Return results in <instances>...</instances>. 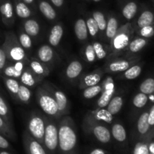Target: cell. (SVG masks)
I'll use <instances>...</instances> for the list:
<instances>
[{
	"label": "cell",
	"instance_id": "cell-10",
	"mask_svg": "<svg viewBox=\"0 0 154 154\" xmlns=\"http://www.w3.org/2000/svg\"><path fill=\"white\" fill-rule=\"evenodd\" d=\"M148 111L149 108L143 111V113H141L138 117L136 123V135H135L136 141L144 139L150 135H154L148 123Z\"/></svg>",
	"mask_w": 154,
	"mask_h": 154
},
{
	"label": "cell",
	"instance_id": "cell-42",
	"mask_svg": "<svg viewBox=\"0 0 154 154\" xmlns=\"http://www.w3.org/2000/svg\"><path fill=\"white\" fill-rule=\"evenodd\" d=\"M92 45H93V48H94L96 59H97V60H103V59H105V57H107V55H108V51H107L105 47L104 46L102 43L96 42H93Z\"/></svg>",
	"mask_w": 154,
	"mask_h": 154
},
{
	"label": "cell",
	"instance_id": "cell-26",
	"mask_svg": "<svg viewBox=\"0 0 154 154\" xmlns=\"http://www.w3.org/2000/svg\"><path fill=\"white\" fill-rule=\"evenodd\" d=\"M138 9H139V5L138 4V2L135 1L129 2L123 6L122 9L123 17L128 21L132 20L138 12Z\"/></svg>",
	"mask_w": 154,
	"mask_h": 154
},
{
	"label": "cell",
	"instance_id": "cell-21",
	"mask_svg": "<svg viewBox=\"0 0 154 154\" xmlns=\"http://www.w3.org/2000/svg\"><path fill=\"white\" fill-rule=\"evenodd\" d=\"M75 36L78 40L84 42L86 41L88 38V30H87L86 20L82 18L78 19L75 23V26H74Z\"/></svg>",
	"mask_w": 154,
	"mask_h": 154
},
{
	"label": "cell",
	"instance_id": "cell-27",
	"mask_svg": "<svg viewBox=\"0 0 154 154\" xmlns=\"http://www.w3.org/2000/svg\"><path fill=\"white\" fill-rule=\"evenodd\" d=\"M0 134L12 141H15L17 139V134L14 126L8 123L2 117H0Z\"/></svg>",
	"mask_w": 154,
	"mask_h": 154
},
{
	"label": "cell",
	"instance_id": "cell-47",
	"mask_svg": "<svg viewBox=\"0 0 154 154\" xmlns=\"http://www.w3.org/2000/svg\"><path fill=\"white\" fill-rule=\"evenodd\" d=\"M102 90H115V84H114V81L112 77L108 76L105 78L103 81L101 83Z\"/></svg>",
	"mask_w": 154,
	"mask_h": 154
},
{
	"label": "cell",
	"instance_id": "cell-20",
	"mask_svg": "<svg viewBox=\"0 0 154 154\" xmlns=\"http://www.w3.org/2000/svg\"><path fill=\"white\" fill-rule=\"evenodd\" d=\"M38 58L39 61L45 64H48L53 61L55 57V52L50 45H42L38 50Z\"/></svg>",
	"mask_w": 154,
	"mask_h": 154
},
{
	"label": "cell",
	"instance_id": "cell-12",
	"mask_svg": "<svg viewBox=\"0 0 154 154\" xmlns=\"http://www.w3.org/2000/svg\"><path fill=\"white\" fill-rule=\"evenodd\" d=\"M27 65H28V63L25 61H8V63H6L5 66L2 72L1 77L4 76L19 80Z\"/></svg>",
	"mask_w": 154,
	"mask_h": 154
},
{
	"label": "cell",
	"instance_id": "cell-17",
	"mask_svg": "<svg viewBox=\"0 0 154 154\" xmlns=\"http://www.w3.org/2000/svg\"><path fill=\"white\" fill-rule=\"evenodd\" d=\"M28 66L37 76L42 79L48 76L51 72L49 67L46 64L33 58H32V60H29Z\"/></svg>",
	"mask_w": 154,
	"mask_h": 154
},
{
	"label": "cell",
	"instance_id": "cell-16",
	"mask_svg": "<svg viewBox=\"0 0 154 154\" xmlns=\"http://www.w3.org/2000/svg\"><path fill=\"white\" fill-rule=\"evenodd\" d=\"M19 80L21 84H23L28 87H32L40 83L42 81V78L37 76L27 65Z\"/></svg>",
	"mask_w": 154,
	"mask_h": 154
},
{
	"label": "cell",
	"instance_id": "cell-7",
	"mask_svg": "<svg viewBox=\"0 0 154 154\" xmlns=\"http://www.w3.org/2000/svg\"><path fill=\"white\" fill-rule=\"evenodd\" d=\"M45 129V117L37 112H32L27 122L26 131L32 137L43 145Z\"/></svg>",
	"mask_w": 154,
	"mask_h": 154
},
{
	"label": "cell",
	"instance_id": "cell-44",
	"mask_svg": "<svg viewBox=\"0 0 154 154\" xmlns=\"http://www.w3.org/2000/svg\"><path fill=\"white\" fill-rule=\"evenodd\" d=\"M18 40H19L20 44L21 46L24 48V49H31L32 45V42L31 36L29 35L27 33L25 32H21L18 37Z\"/></svg>",
	"mask_w": 154,
	"mask_h": 154
},
{
	"label": "cell",
	"instance_id": "cell-50",
	"mask_svg": "<svg viewBox=\"0 0 154 154\" xmlns=\"http://www.w3.org/2000/svg\"><path fill=\"white\" fill-rule=\"evenodd\" d=\"M7 57H6V54L5 53L4 50L2 48H0V76H1L3 69H4L6 63H7Z\"/></svg>",
	"mask_w": 154,
	"mask_h": 154
},
{
	"label": "cell",
	"instance_id": "cell-23",
	"mask_svg": "<svg viewBox=\"0 0 154 154\" xmlns=\"http://www.w3.org/2000/svg\"><path fill=\"white\" fill-rule=\"evenodd\" d=\"M38 5L39 11L45 16V18L49 20H54L57 18V13H56L55 9L48 2L45 0H38Z\"/></svg>",
	"mask_w": 154,
	"mask_h": 154
},
{
	"label": "cell",
	"instance_id": "cell-18",
	"mask_svg": "<svg viewBox=\"0 0 154 154\" xmlns=\"http://www.w3.org/2000/svg\"><path fill=\"white\" fill-rule=\"evenodd\" d=\"M88 113L95 120L102 123L111 124L114 120V115H112L105 108H97Z\"/></svg>",
	"mask_w": 154,
	"mask_h": 154
},
{
	"label": "cell",
	"instance_id": "cell-33",
	"mask_svg": "<svg viewBox=\"0 0 154 154\" xmlns=\"http://www.w3.org/2000/svg\"><path fill=\"white\" fill-rule=\"evenodd\" d=\"M123 105V99L121 96H114L107 105V109L112 115H115L121 110Z\"/></svg>",
	"mask_w": 154,
	"mask_h": 154
},
{
	"label": "cell",
	"instance_id": "cell-22",
	"mask_svg": "<svg viewBox=\"0 0 154 154\" xmlns=\"http://www.w3.org/2000/svg\"><path fill=\"white\" fill-rule=\"evenodd\" d=\"M83 71V66L78 60H73L66 68V75L68 79L75 80L80 76Z\"/></svg>",
	"mask_w": 154,
	"mask_h": 154
},
{
	"label": "cell",
	"instance_id": "cell-55",
	"mask_svg": "<svg viewBox=\"0 0 154 154\" xmlns=\"http://www.w3.org/2000/svg\"><path fill=\"white\" fill-rule=\"evenodd\" d=\"M0 154H11V153L6 151L5 150H2V149H0Z\"/></svg>",
	"mask_w": 154,
	"mask_h": 154
},
{
	"label": "cell",
	"instance_id": "cell-49",
	"mask_svg": "<svg viewBox=\"0 0 154 154\" xmlns=\"http://www.w3.org/2000/svg\"><path fill=\"white\" fill-rule=\"evenodd\" d=\"M0 149L2 150H11V147L9 143L8 139L6 138L4 135L0 134Z\"/></svg>",
	"mask_w": 154,
	"mask_h": 154
},
{
	"label": "cell",
	"instance_id": "cell-14",
	"mask_svg": "<svg viewBox=\"0 0 154 154\" xmlns=\"http://www.w3.org/2000/svg\"><path fill=\"white\" fill-rule=\"evenodd\" d=\"M102 76H103V72L99 69L87 74L81 78L79 87L81 89H85L87 87L97 85L102 81Z\"/></svg>",
	"mask_w": 154,
	"mask_h": 154
},
{
	"label": "cell",
	"instance_id": "cell-1",
	"mask_svg": "<svg viewBox=\"0 0 154 154\" xmlns=\"http://www.w3.org/2000/svg\"><path fill=\"white\" fill-rule=\"evenodd\" d=\"M57 154H79L76 126L72 117L65 116L58 125Z\"/></svg>",
	"mask_w": 154,
	"mask_h": 154
},
{
	"label": "cell",
	"instance_id": "cell-32",
	"mask_svg": "<svg viewBox=\"0 0 154 154\" xmlns=\"http://www.w3.org/2000/svg\"><path fill=\"white\" fill-rule=\"evenodd\" d=\"M118 20L114 16H111L108 18L107 21L106 29H105V35L108 39L111 40L114 38L118 30Z\"/></svg>",
	"mask_w": 154,
	"mask_h": 154
},
{
	"label": "cell",
	"instance_id": "cell-28",
	"mask_svg": "<svg viewBox=\"0 0 154 154\" xmlns=\"http://www.w3.org/2000/svg\"><path fill=\"white\" fill-rule=\"evenodd\" d=\"M153 137V135H150L144 139L137 141L133 147L132 154H148L149 143Z\"/></svg>",
	"mask_w": 154,
	"mask_h": 154
},
{
	"label": "cell",
	"instance_id": "cell-31",
	"mask_svg": "<svg viewBox=\"0 0 154 154\" xmlns=\"http://www.w3.org/2000/svg\"><path fill=\"white\" fill-rule=\"evenodd\" d=\"M24 32L31 37H35L40 32V26L38 21L33 19H29L24 23Z\"/></svg>",
	"mask_w": 154,
	"mask_h": 154
},
{
	"label": "cell",
	"instance_id": "cell-24",
	"mask_svg": "<svg viewBox=\"0 0 154 154\" xmlns=\"http://www.w3.org/2000/svg\"><path fill=\"white\" fill-rule=\"evenodd\" d=\"M63 32H64V30L61 24H57L54 26L49 35L48 40H49L50 45L53 47L58 46L63 36Z\"/></svg>",
	"mask_w": 154,
	"mask_h": 154
},
{
	"label": "cell",
	"instance_id": "cell-57",
	"mask_svg": "<svg viewBox=\"0 0 154 154\" xmlns=\"http://www.w3.org/2000/svg\"><path fill=\"white\" fill-rule=\"evenodd\" d=\"M151 1H152V2H153L154 3V0H151Z\"/></svg>",
	"mask_w": 154,
	"mask_h": 154
},
{
	"label": "cell",
	"instance_id": "cell-4",
	"mask_svg": "<svg viewBox=\"0 0 154 154\" xmlns=\"http://www.w3.org/2000/svg\"><path fill=\"white\" fill-rule=\"evenodd\" d=\"M135 34V29L133 24L131 23H126L121 26L119 27L117 33L111 40V49L112 54H120L127 49L129 42L132 41Z\"/></svg>",
	"mask_w": 154,
	"mask_h": 154
},
{
	"label": "cell",
	"instance_id": "cell-5",
	"mask_svg": "<svg viewBox=\"0 0 154 154\" xmlns=\"http://www.w3.org/2000/svg\"><path fill=\"white\" fill-rule=\"evenodd\" d=\"M36 98L39 106L45 114L54 118L62 117L54 96L43 85L37 88Z\"/></svg>",
	"mask_w": 154,
	"mask_h": 154
},
{
	"label": "cell",
	"instance_id": "cell-11",
	"mask_svg": "<svg viewBox=\"0 0 154 154\" xmlns=\"http://www.w3.org/2000/svg\"><path fill=\"white\" fill-rule=\"evenodd\" d=\"M23 143L26 154H48L44 146L32 137L26 130L23 135Z\"/></svg>",
	"mask_w": 154,
	"mask_h": 154
},
{
	"label": "cell",
	"instance_id": "cell-48",
	"mask_svg": "<svg viewBox=\"0 0 154 154\" xmlns=\"http://www.w3.org/2000/svg\"><path fill=\"white\" fill-rule=\"evenodd\" d=\"M148 123L154 134V103L152 104L148 111Z\"/></svg>",
	"mask_w": 154,
	"mask_h": 154
},
{
	"label": "cell",
	"instance_id": "cell-38",
	"mask_svg": "<svg viewBox=\"0 0 154 154\" xmlns=\"http://www.w3.org/2000/svg\"><path fill=\"white\" fill-rule=\"evenodd\" d=\"M148 102V96L140 92V93H137L134 96L132 104H133V106L136 109H142L143 108H144L147 105Z\"/></svg>",
	"mask_w": 154,
	"mask_h": 154
},
{
	"label": "cell",
	"instance_id": "cell-34",
	"mask_svg": "<svg viewBox=\"0 0 154 154\" xmlns=\"http://www.w3.org/2000/svg\"><path fill=\"white\" fill-rule=\"evenodd\" d=\"M141 72H142V65L137 63L123 72V77L127 80H133L138 78L141 75Z\"/></svg>",
	"mask_w": 154,
	"mask_h": 154
},
{
	"label": "cell",
	"instance_id": "cell-9",
	"mask_svg": "<svg viewBox=\"0 0 154 154\" xmlns=\"http://www.w3.org/2000/svg\"><path fill=\"white\" fill-rule=\"evenodd\" d=\"M139 57H133L129 59H116L110 62L106 66V72L111 73L123 72L130 66L138 63Z\"/></svg>",
	"mask_w": 154,
	"mask_h": 154
},
{
	"label": "cell",
	"instance_id": "cell-36",
	"mask_svg": "<svg viewBox=\"0 0 154 154\" xmlns=\"http://www.w3.org/2000/svg\"><path fill=\"white\" fill-rule=\"evenodd\" d=\"M115 90H102L101 96L97 101L98 108H106L108 104L112 99L113 96L114 95Z\"/></svg>",
	"mask_w": 154,
	"mask_h": 154
},
{
	"label": "cell",
	"instance_id": "cell-40",
	"mask_svg": "<svg viewBox=\"0 0 154 154\" xmlns=\"http://www.w3.org/2000/svg\"><path fill=\"white\" fill-rule=\"evenodd\" d=\"M102 87L101 84H97V85L92 86V87H87V88L84 89L83 91V96L87 99H93V98L96 97L97 95L102 93Z\"/></svg>",
	"mask_w": 154,
	"mask_h": 154
},
{
	"label": "cell",
	"instance_id": "cell-19",
	"mask_svg": "<svg viewBox=\"0 0 154 154\" xmlns=\"http://www.w3.org/2000/svg\"><path fill=\"white\" fill-rule=\"evenodd\" d=\"M111 137H113L117 142L125 144L127 141V133L124 126L120 123H114L111 126Z\"/></svg>",
	"mask_w": 154,
	"mask_h": 154
},
{
	"label": "cell",
	"instance_id": "cell-58",
	"mask_svg": "<svg viewBox=\"0 0 154 154\" xmlns=\"http://www.w3.org/2000/svg\"><path fill=\"white\" fill-rule=\"evenodd\" d=\"M0 78H1V76H0Z\"/></svg>",
	"mask_w": 154,
	"mask_h": 154
},
{
	"label": "cell",
	"instance_id": "cell-3",
	"mask_svg": "<svg viewBox=\"0 0 154 154\" xmlns=\"http://www.w3.org/2000/svg\"><path fill=\"white\" fill-rule=\"evenodd\" d=\"M84 129L101 144H108L111 142L112 138L111 130L102 122L95 120L89 113L84 118Z\"/></svg>",
	"mask_w": 154,
	"mask_h": 154
},
{
	"label": "cell",
	"instance_id": "cell-56",
	"mask_svg": "<svg viewBox=\"0 0 154 154\" xmlns=\"http://www.w3.org/2000/svg\"><path fill=\"white\" fill-rule=\"evenodd\" d=\"M93 2H100L101 0H93Z\"/></svg>",
	"mask_w": 154,
	"mask_h": 154
},
{
	"label": "cell",
	"instance_id": "cell-8",
	"mask_svg": "<svg viewBox=\"0 0 154 154\" xmlns=\"http://www.w3.org/2000/svg\"><path fill=\"white\" fill-rule=\"evenodd\" d=\"M42 85L53 95L56 102H57L61 116H64L65 114H68L69 107V100H68L66 95L51 83H45Z\"/></svg>",
	"mask_w": 154,
	"mask_h": 154
},
{
	"label": "cell",
	"instance_id": "cell-41",
	"mask_svg": "<svg viewBox=\"0 0 154 154\" xmlns=\"http://www.w3.org/2000/svg\"><path fill=\"white\" fill-rule=\"evenodd\" d=\"M93 17L95 20V21L97 23L98 26H99V31L104 32L106 29L107 26V20L105 19V17L102 12L96 11L93 13Z\"/></svg>",
	"mask_w": 154,
	"mask_h": 154
},
{
	"label": "cell",
	"instance_id": "cell-30",
	"mask_svg": "<svg viewBox=\"0 0 154 154\" xmlns=\"http://www.w3.org/2000/svg\"><path fill=\"white\" fill-rule=\"evenodd\" d=\"M1 78L9 93L14 99H17V93L20 87L19 81L14 78H8V77L2 76Z\"/></svg>",
	"mask_w": 154,
	"mask_h": 154
},
{
	"label": "cell",
	"instance_id": "cell-43",
	"mask_svg": "<svg viewBox=\"0 0 154 154\" xmlns=\"http://www.w3.org/2000/svg\"><path fill=\"white\" fill-rule=\"evenodd\" d=\"M135 32L138 33V35L140 37L147 39L150 38L154 36V24L142 27V28L135 31Z\"/></svg>",
	"mask_w": 154,
	"mask_h": 154
},
{
	"label": "cell",
	"instance_id": "cell-29",
	"mask_svg": "<svg viewBox=\"0 0 154 154\" xmlns=\"http://www.w3.org/2000/svg\"><path fill=\"white\" fill-rule=\"evenodd\" d=\"M14 11L18 17L22 19H27L32 14L31 9L29 8L27 4L20 0L14 1Z\"/></svg>",
	"mask_w": 154,
	"mask_h": 154
},
{
	"label": "cell",
	"instance_id": "cell-37",
	"mask_svg": "<svg viewBox=\"0 0 154 154\" xmlns=\"http://www.w3.org/2000/svg\"><path fill=\"white\" fill-rule=\"evenodd\" d=\"M139 90L144 94H152L154 92V77H149L142 81L139 86Z\"/></svg>",
	"mask_w": 154,
	"mask_h": 154
},
{
	"label": "cell",
	"instance_id": "cell-35",
	"mask_svg": "<svg viewBox=\"0 0 154 154\" xmlns=\"http://www.w3.org/2000/svg\"><path fill=\"white\" fill-rule=\"evenodd\" d=\"M0 117H2L8 123L13 126L12 115L10 108L6 101L1 96H0Z\"/></svg>",
	"mask_w": 154,
	"mask_h": 154
},
{
	"label": "cell",
	"instance_id": "cell-6",
	"mask_svg": "<svg viewBox=\"0 0 154 154\" xmlns=\"http://www.w3.org/2000/svg\"><path fill=\"white\" fill-rule=\"evenodd\" d=\"M58 143V126L52 120L45 117V129L43 146L48 154H57Z\"/></svg>",
	"mask_w": 154,
	"mask_h": 154
},
{
	"label": "cell",
	"instance_id": "cell-54",
	"mask_svg": "<svg viewBox=\"0 0 154 154\" xmlns=\"http://www.w3.org/2000/svg\"><path fill=\"white\" fill-rule=\"evenodd\" d=\"M22 1L28 5H32L34 3V0H22Z\"/></svg>",
	"mask_w": 154,
	"mask_h": 154
},
{
	"label": "cell",
	"instance_id": "cell-53",
	"mask_svg": "<svg viewBox=\"0 0 154 154\" xmlns=\"http://www.w3.org/2000/svg\"><path fill=\"white\" fill-rule=\"evenodd\" d=\"M148 99H149V102H150V103H152V104L154 103V92L152 93V94L149 95Z\"/></svg>",
	"mask_w": 154,
	"mask_h": 154
},
{
	"label": "cell",
	"instance_id": "cell-45",
	"mask_svg": "<svg viewBox=\"0 0 154 154\" xmlns=\"http://www.w3.org/2000/svg\"><path fill=\"white\" fill-rule=\"evenodd\" d=\"M86 24H87V30H88V33L92 36V37H96L97 35L98 32H99V26H98L97 23L93 19V17H89L88 19L86 20Z\"/></svg>",
	"mask_w": 154,
	"mask_h": 154
},
{
	"label": "cell",
	"instance_id": "cell-39",
	"mask_svg": "<svg viewBox=\"0 0 154 154\" xmlns=\"http://www.w3.org/2000/svg\"><path fill=\"white\" fill-rule=\"evenodd\" d=\"M32 93L28 87L20 84L19 90L17 93V99L22 102L23 103H29L31 99Z\"/></svg>",
	"mask_w": 154,
	"mask_h": 154
},
{
	"label": "cell",
	"instance_id": "cell-2",
	"mask_svg": "<svg viewBox=\"0 0 154 154\" xmlns=\"http://www.w3.org/2000/svg\"><path fill=\"white\" fill-rule=\"evenodd\" d=\"M2 48L5 53L8 61H25L29 63L25 49L21 46L16 35L13 32L6 33Z\"/></svg>",
	"mask_w": 154,
	"mask_h": 154
},
{
	"label": "cell",
	"instance_id": "cell-52",
	"mask_svg": "<svg viewBox=\"0 0 154 154\" xmlns=\"http://www.w3.org/2000/svg\"><path fill=\"white\" fill-rule=\"evenodd\" d=\"M51 2L54 6L58 8L62 7L64 4V0H51Z\"/></svg>",
	"mask_w": 154,
	"mask_h": 154
},
{
	"label": "cell",
	"instance_id": "cell-13",
	"mask_svg": "<svg viewBox=\"0 0 154 154\" xmlns=\"http://www.w3.org/2000/svg\"><path fill=\"white\" fill-rule=\"evenodd\" d=\"M132 24L135 29V32L142 27L154 24V8H143L137 18L136 22Z\"/></svg>",
	"mask_w": 154,
	"mask_h": 154
},
{
	"label": "cell",
	"instance_id": "cell-25",
	"mask_svg": "<svg viewBox=\"0 0 154 154\" xmlns=\"http://www.w3.org/2000/svg\"><path fill=\"white\" fill-rule=\"evenodd\" d=\"M149 43V39L142 37H137L132 39L127 47V50L132 54H138L142 51Z\"/></svg>",
	"mask_w": 154,
	"mask_h": 154
},
{
	"label": "cell",
	"instance_id": "cell-15",
	"mask_svg": "<svg viewBox=\"0 0 154 154\" xmlns=\"http://www.w3.org/2000/svg\"><path fill=\"white\" fill-rule=\"evenodd\" d=\"M0 14L3 23L7 26H11L14 22V7L10 1H5L0 5Z\"/></svg>",
	"mask_w": 154,
	"mask_h": 154
},
{
	"label": "cell",
	"instance_id": "cell-46",
	"mask_svg": "<svg viewBox=\"0 0 154 154\" xmlns=\"http://www.w3.org/2000/svg\"><path fill=\"white\" fill-rule=\"evenodd\" d=\"M84 56H85V58L87 60V61L89 62V63H93V62L96 61V56L93 45L88 44L87 45V47L85 48V51H84Z\"/></svg>",
	"mask_w": 154,
	"mask_h": 154
},
{
	"label": "cell",
	"instance_id": "cell-51",
	"mask_svg": "<svg viewBox=\"0 0 154 154\" xmlns=\"http://www.w3.org/2000/svg\"><path fill=\"white\" fill-rule=\"evenodd\" d=\"M88 154H108V152L102 148H94L90 150Z\"/></svg>",
	"mask_w": 154,
	"mask_h": 154
}]
</instances>
